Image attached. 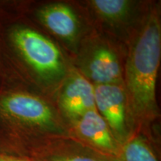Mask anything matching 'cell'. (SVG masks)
Segmentation results:
<instances>
[{
	"label": "cell",
	"instance_id": "cell-1",
	"mask_svg": "<svg viewBox=\"0 0 161 161\" xmlns=\"http://www.w3.org/2000/svg\"><path fill=\"white\" fill-rule=\"evenodd\" d=\"M161 51L159 20L151 17L133 49L127 66V86L134 113L142 117L156 113L155 89Z\"/></svg>",
	"mask_w": 161,
	"mask_h": 161
},
{
	"label": "cell",
	"instance_id": "cell-2",
	"mask_svg": "<svg viewBox=\"0 0 161 161\" xmlns=\"http://www.w3.org/2000/svg\"><path fill=\"white\" fill-rule=\"evenodd\" d=\"M11 40L29 65L45 76H56L62 72L60 51L52 41L28 28H17Z\"/></svg>",
	"mask_w": 161,
	"mask_h": 161
},
{
	"label": "cell",
	"instance_id": "cell-3",
	"mask_svg": "<svg viewBox=\"0 0 161 161\" xmlns=\"http://www.w3.org/2000/svg\"><path fill=\"white\" fill-rule=\"evenodd\" d=\"M0 111L11 119L30 125H46L53 118L43 100L25 92H13L2 98Z\"/></svg>",
	"mask_w": 161,
	"mask_h": 161
},
{
	"label": "cell",
	"instance_id": "cell-4",
	"mask_svg": "<svg viewBox=\"0 0 161 161\" xmlns=\"http://www.w3.org/2000/svg\"><path fill=\"white\" fill-rule=\"evenodd\" d=\"M96 108L110 128L119 136L125 131V94L116 84L94 86ZM96 109V110H97Z\"/></svg>",
	"mask_w": 161,
	"mask_h": 161
},
{
	"label": "cell",
	"instance_id": "cell-5",
	"mask_svg": "<svg viewBox=\"0 0 161 161\" xmlns=\"http://www.w3.org/2000/svg\"><path fill=\"white\" fill-rule=\"evenodd\" d=\"M61 105L72 116H81L88 110L95 109L94 86L82 76H75L64 89Z\"/></svg>",
	"mask_w": 161,
	"mask_h": 161
},
{
	"label": "cell",
	"instance_id": "cell-6",
	"mask_svg": "<svg viewBox=\"0 0 161 161\" xmlns=\"http://www.w3.org/2000/svg\"><path fill=\"white\" fill-rule=\"evenodd\" d=\"M76 128L80 136L92 145L106 152H116L117 146L111 130L96 108L80 116Z\"/></svg>",
	"mask_w": 161,
	"mask_h": 161
},
{
	"label": "cell",
	"instance_id": "cell-7",
	"mask_svg": "<svg viewBox=\"0 0 161 161\" xmlns=\"http://www.w3.org/2000/svg\"><path fill=\"white\" fill-rule=\"evenodd\" d=\"M40 18L50 31L64 39H72L77 33L78 20L75 14L62 4L46 7L40 11Z\"/></svg>",
	"mask_w": 161,
	"mask_h": 161
},
{
	"label": "cell",
	"instance_id": "cell-8",
	"mask_svg": "<svg viewBox=\"0 0 161 161\" xmlns=\"http://www.w3.org/2000/svg\"><path fill=\"white\" fill-rule=\"evenodd\" d=\"M92 80L100 84H116L121 78V69L116 56L107 49H101L94 54L89 65Z\"/></svg>",
	"mask_w": 161,
	"mask_h": 161
},
{
	"label": "cell",
	"instance_id": "cell-9",
	"mask_svg": "<svg viewBox=\"0 0 161 161\" xmlns=\"http://www.w3.org/2000/svg\"><path fill=\"white\" fill-rule=\"evenodd\" d=\"M123 161H158L149 146L140 138L127 142L122 150Z\"/></svg>",
	"mask_w": 161,
	"mask_h": 161
},
{
	"label": "cell",
	"instance_id": "cell-10",
	"mask_svg": "<svg viewBox=\"0 0 161 161\" xmlns=\"http://www.w3.org/2000/svg\"><path fill=\"white\" fill-rule=\"evenodd\" d=\"M92 5L98 13L105 18L118 19L129 9L130 3L125 0H95Z\"/></svg>",
	"mask_w": 161,
	"mask_h": 161
},
{
	"label": "cell",
	"instance_id": "cell-11",
	"mask_svg": "<svg viewBox=\"0 0 161 161\" xmlns=\"http://www.w3.org/2000/svg\"><path fill=\"white\" fill-rule=\"evenodd\" d=\"M52 161H98L95 159L89 158V157L80 156V155H72V156H64L58 157L54 158Z\"/></svg>",
	"mask_w": 161,
	"mask_h": 161
},
{
	"label": "cell",
	"instance_id": "cell-12",
	"mask_svg": "<svg viewBox=\"0 0 161 161\" xmlns=\"http://www.w3.org/2000/svg\"><path fill=\"white\" fill-rule=\"evenodd\" d=\"M0 161H29L25 159L0 154Z\"/></svg>",
	"mask_w": 161,
	"mask_h": 161
}]
</instances>
